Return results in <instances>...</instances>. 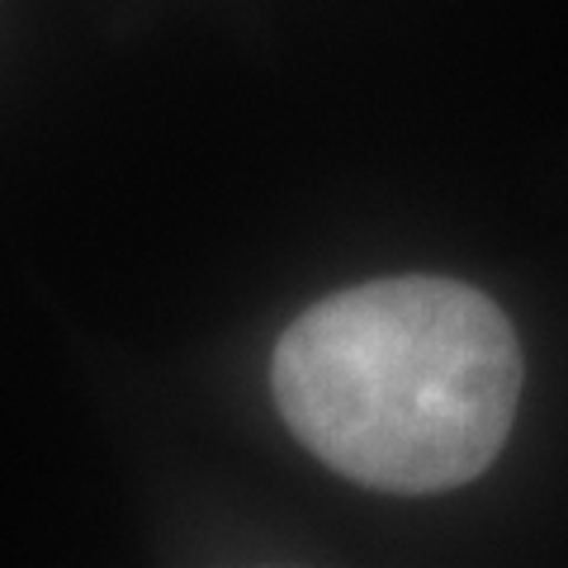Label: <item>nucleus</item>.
I'll list each match as a JSON object with an SVG mask.
<instances>
[{
  "label": "nucleus",
  "instance_id": "nucleus-1",
  "mask_svg": "<svg viewBox=\"0 0 568 568\" xmlns=\"http://www.w3.org/2000/svg\"><path fill=\"white\" fill-rule=\"evenodd\" d=\"M275 403L336 474L446 493L484 474L517 417L521 351L488 294L375 280L313 304L275 346Z\"/></svg>",
  "mask_w": 568,
  "mask_h": 568
}]
</instances>
